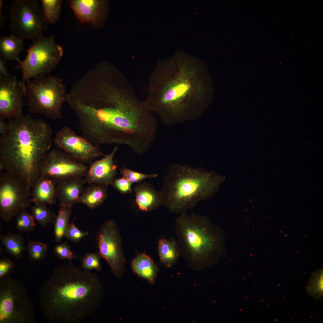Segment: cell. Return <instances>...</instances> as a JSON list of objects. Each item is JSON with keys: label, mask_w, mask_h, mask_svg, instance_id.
<instances>
[{"label": "cell", "mask_w": 323, "mask_h": 323, "mask_svg": "<svg viewBox=\"0 0 323 323\" xmlns=\"http://www.w3.org/2000/svg\"><path fill=\"white\" fill-rule=\"evenodd\" d=\"M133 271L140 277L153 284L158 272V267L152 260L144 254L138 255L132 261Z\"/></svg>", "instance_id": "obj_23"}, {"label": "cell", "mask_w": 323, "mask_h": 323, "mask_svg": "<svg viewBox=\"0 0 323 323\" xmlns=\"http://www.w3.org/2000/svg\"><path fill=\"white\" fill-rule=\"evenodd\" d=\"M134 191L135 194L136 203L141 210L151 211L162 205L161 191H157L151 184L139 183L134 186Z\"/></svg>", "instance_id": "obj_19"}, {"label": "cell", "mask_w": 323, "mask_h": 323, "mask_svg": "<svg viewBox=\"0 0 323 323\" xmlns=\"http://www.w3.org/2000/svg\"><path fill=\"white\" fill-rule=\"evenodd\" d=\"M23 40L11 35L1 37L0 58L6 62L15 60L19 63V55L25 50Z\"/></svg>", "instance_id": "obj_22"}, {"label": "cell", "mask_w": 323, "mask_h": 323, "mask_svg": "<svg viewBox=\"0 0 323 323\" xmlns=\"http://www.w3.org/2000/svg\"><path fill=\"white\" fill-rule=\"evenodd\" d=\"M121 173L124 177L132 183H139L147 179L156 177L157 174L155 173L145 174L132 170L125 166L121 170Z\"/></svg>", "instance_id": "obj_34"}, {"label": "cell", "mask_w": 323, "mask_h": 323, "mask_svg": "<svg viewBox=\"0 0 323 323\" xmlns=\"http://www.w3.org/2000/svg\"><path fill=\"white\" fill-rule=\"evenodd\" d=\"M99 253L109 264L113 275L120 278L124 272L125 260L119 228L115 221L103 223L96 236Z\"/></svg>", "instance_id": "obj_12"}, {"label": "cell", "mask_w": 323, "mask_h": 323, "mask_svg": "<svg viewBox=\"0 0 323 323\" xmlns=\"http://www.w3.org/2000/svg\"><path fill=\"white\" fill-rule=\"evenodd\" d=\"M3 5V2L1 0H0V26L1 27L3 25V23L6 19V17L3 16L2 15V8Z\"/></svg>", "instance_id": "obj_40"}, {"label": "cell", "mask_w": 323, "mask_h": 323, "mask_svg": "<svg viewBox=\"0 0 323 323\" xmlns=\"http://www.w3.org/2000/svg\"><path fill=\"white\" fill-rule=\"evenodd\" d=\"M53 141L58 148L82 164L90 162L103 155L98 147L66 126L57 132Z\"/></svg>", "instance_id": "obj_14"}, {"label": "cell", "mask_w": 323, "mask_h": 323, "mask_svg": "<svg viewBox=\"0 0 323 323\" xmlns=\"http://www.w3.org/2000/svg\"><path fill=\"white\" fill-rule=\"evenodd\" d=\"M78 177L58 181L56 185L57 199L59 205L72 207L79 203L86 182L85 178Z\"/></svg>", "instance_id": "obj_18"}, {"label": "cell", "mask_w": 323, "mask_h": 323, "mask_svg": "<svg viewBox=\"0 0 323 323\" xmlns=\"http://www.w3.org/2000/svg\"><path fill=\"white\" fill-rule=\"evenodd\" d=\"M35 308L24 282L8 275L0 278V323H35Z\"/></svg>", "instance_id": "obj_8"}, {"label": "cell", "mask_w": 323, "mask_h": 323, "mask_svg": "<svg viewBox=\"0 0 323 323\" xmlns=\"http://www.w3.org/2000/svg\"><path fill=\"white\" fill-rule=\"evenodd\" d=\"M175 222L180 254L193 266L206 265L223 253L222 231L207 217L185 213L179 215Z\"/></svg>", "instance_id": "obj_6"}, {"label": "cell", "mask_w": 323, "mask_h": 323, "mask_svg": "<svg viewBox=\"0 0 323 323\" xmlns=\"http://www.w3.org/2000/svg\"><path fill=\"white\" fill-rule=\"evenodd\" d=\"M14 266V263L9 259L1 258L0 260V278L8 275Z\"/></svg>", "instance_id": "obj_37"}, {"label": "cell", "mask_w": 323, "mask_h": 323, "mask_svg": "<svg viewBox=\"0 0 323 323\" xmlns=\"http://www.w3.org/2000/svg\"><path fill=\"white\" fill-rule=\"evenodd\" d=\"M10 9V35L23 41L43 36L48 25L39 0H15Z\"/></svg>", "instance_id": "obj_10"}, {"label": "cell", "mask_w": 323, "mask_h": 323, "mask_svg": "<svg viewBox=\"0 0 323 323\" xmlns=\"http://www.w3.org/2000/svg\"><path fill=\"white\" fill-rule=\"evenodd\" d=\"M133 183L126 178H115L112 185L120 193L123 194L129 193L132 191Z\"/></svg>", "instance_id": "obj_36"}, {"label": "cell", "mask_w": 323, "mask_h": 323, "mask_svg": "<svg viewBox=\"0 0 323 323\" xmlns=\"http://www.w3.org/2000/svg\"><path fill=\"white\" fill-rule=\"evenodd\" d=\"M0 239L8 253L15 260L22 258L25 248V239L22 234L9 233L1 235Z\"/></svg>", "instance_id": "obj_25"}, {"label": "cell", "mask_w": 323, "mask_h": 323, "mask_svg": "<svg viewBox=\"0 0 323 323\" xmlns=\"http://www.w3.org/2000/svg\"><path fill=\"white\" fill-rule=\"evenodd\" d=\"M88 235V232H83L79 230L73 222L69 225L65 237L72 242L77 243Z\"/></svg>", "instance_id": "obj_35"}, {"label": "cell", "mask_w": 323, "mask_h": 323, "mask_svg": "<svg viewBox=\"0 0 323 323\" xmlns=\"http://www.w3.org/2000/svg\"><path fill=\"white\" fill-rule=\"evenodd\" d=\"M190 63L175 65L161 74V86L153 108L164 118L199 114L204 104V73Z\"/></svg>", "instance_id": "obj_4"}, {"label": "cell", "mask_w": 323, "mask_h": 323, "mask_svg": "<svg viewBox=\"0 0 323 323\" xmlns=\"http://www.w3.org/2000/svg\"><path fill=\"white\" fill-rule=\"evenodd\" d=\"M306 291L310 296L317 300L323 298V269H319L311 274L306 286Z\"/></svg>", "instance_id": "obj_28"}, {"label": "cell", "mask_w": 323, "mask_h": 323, "mask_svg": "<svg viewBox=\"0 0 323 323\" xmlns=\"http://www.w3.org/2000/svg\"><path fill=\"white\" fill-rule=\"evenodd\" d=\"M141 106L115 98L112 91H95L75 105L82 136L94 145H124L141 155L153 142L155 120Z\"/></svg>", "instance_id": "obj_1"}, {"label": "cell", "mask_w": 323, "mask_h": 323, "mask_svg": "<svg viewBox=\"0 0 323 323\" xmlns=\"http://www.w3.org/2000/svg\"><path fill=\"white\" fill-rule=\"evenodd\" d=\"M6 63L0 58V78H8L12 77L7 68Z\"/></svg>", "instance_id": "obj_38"}, {"label": "cell", "mask_w": 323, "mask_h": 323, "mask_svg": "<svg viewBox=\"0 0 323 323\" xmlns=\"http://www.w3.org/2000/svg\"><path fill=\"white\" fill-rule=\"evenodd\" d=\"M108 196L106 187L98 184H90L84 188L79 203L90 209H94L103 204Z\"/></svg>", "instance_id": "obj_21"}, {"label": "cell", "mask_w": 323, "mask_h": 323, "mask_svg": "<svg viewBox=\"0 0 323 323\" xmlns=\"http://www.w3.org/2000/svg\"><path fill=\"white\" fill-rule=\"evenodd\" d=\"M31 206V214L35 220L42 227L47 224H54L56 216L46 206V205L41 204H34Z\"/></svg>", "instance_id": "obj_29"}, {"label": "cell", "mask_w": 323, "mask_h": 323, "mask_svg": "<svg viewBox=\"0 0 323 323\" xmlns=\"http://www.w3.org/2000/svg\"><path fill=\"white\" fill-rule=\"evenodd\" d=\"M57 182L50 178L39 176L32 187L31 201L34 204H56Z\"/></svg>", "instance_id": "obj_20"}, {"label": "cell", "mask_w": 323, "mask_h": 323, "mask_svg": "<svg viewBox=\"0 0 323 323\" xmlns=\"http://www.w3.org/2000/svg\"><path fill=\"white\" fill-rule=\"evenodd\" d=\"M42 10L48 25H53L58 21L61 13L62 1L41 0Z\"/></svg>", "instance_id": "obj_27"}, {"label": "cell", "mask_w": 323, "mask_h": 323, "mask_svg": "<svg viewBox=\"0 0 323 323\" xmlns=\"http://www.w3.org/2000/svg\"><path fill=\"white\" fill-rule=\"evenodd\" d=\"M54 251L57 257L60 260H67L69 262H72L74 259L78 258L74 254L70 245L66 241L55 245Z\"/></svg>", "instance_id": "obj_33"}, {"label": "cell", "mask_w": 323, "mask_h": 323, "mask_svg": "<svg viewBox=\"0 0 323 323\" xmlns=\"http://www.w3.org/2000/svg\"><path fill=\"white\" fill-rule=\"evenodd\" d=\"M115 146L102 159L92 163L85 175L86 182L89 185L98 184L106 187L112 185L115 176L117 167L114 161L118 151Z\"/></svg>", "instance_id": "obj_17"}, {"label": "cell", "mask_w": 323, "mask_h": 323, "mask_svg": "<svg viewBox=\"0 0 323 323\" xmlns=\"http://www.w3.org/2000/svg\"><path fill=\"white\" fill-rule=\"evenodd\" d=\"M16 220V227L20 232H30L34 230L36 224L32 214L25 210L20 212Z\"/></svg>", "instance_id": "obj_31"}, {"label": "cell", "mask_w": 323, "mask_h": 323, "mask_svg": "<svg viewBox=\"0 0 323 323\" xmlns=\"http://www.w3.org/2000/svg\"><path fill=\"white\" fill-rule=\"evenodd\" d=\"M222 178L215 173L180 164L170 165L160 191L162 205L180 215L209 199L217 191Z\"/></svg>", "instance_id": "obj_5"}, {"label": "cell", "mask_w": 323, "mask_h": 323, "mask_svg": "<svg viewBox=\"0 0 323 323\" xmlns=\"http://www.w3.org/2000/svg\"><path fill=\"white\" fill-rule=\"evenodd\" d=\"M84 164L77 161L59 149L48 153L41 164L39 176L51 178L57 182L59 181L78 177H84L88 170Z\"/></svg>", "instance_id": "obj_13"}, {"label": "cell", "mask_w": 323, "mask_h": 323, "mask_svg": "<svg viewBox=\"0 0 323 323\" xmlns=\"http://www.w3.org/2000/svg\"><path fill=\"white\" fill-rule=\"evenodd\" d=\"M103 294L97 274L69 262L54 269L40 288L39 306L48 322L80 323L97 311Z\"/></svg>", "instance_id": "obj_2"}, {"label": "cell", "mask_w": 323, "mask_h": 323, "mask_svg": "<svg viewBox=\"0 0 323 323\" xmlns=\"http://www.w3.org/2000/svg\"><path fill=\"white\" fill-rule=\"evenodd\" d=\"M48 249V245L45 243L29 240L26 249L30 260L36 262L45 258Z\"/></svg>", "instance_id": "obj_30"}, {"label": "cell", "mask_w": 323, "mask_h": 323, "mask_svg": "<svg viewBox=\"0 0 323 323\" xmlns=\"http://www.w3.org/2000/svg\"><path fill=\"white\" fill-rule=\"evenodd\" d=\"M5 118L2 117H0V135L1 136H3L6 135L9 130V124L8 122L5 121Z\"/></svg>", "instance_id": "obj_39"}, {"label": "cell", "mask_w": 323, "mask_h": 323, "mask_svg": "<svg viewBox=\"0 0 323 323\" xmlns=\"http://www.w3.org/2000/svg\"><path fill=\"white\" fill-rule=\"evenodd\" d=\"M59 207L54 223V240L57 243L60 242L65 237L72 212L71 206L59 205Z\"/></svg>", "instance_id": "obj_26"}, {"label": "cell", "mask_w": 323, "mask_h": 323, "mask_svg": "<svg viewBox=\"0 0 323 323\" xmlns=\"http://www.w3.org/2000/svg\"><path fill=\"white\" fill-rule=\"evenodd\" d=\"M32 41L26 58L16 67L22 70L21 81L24 83L31 78L49 74L58 65L64 53L62 47L55 43L54 34Z\"/></svg>", "instance_id": "obj_9"}, {"label": "cell", "mask_w": 323, "mask_h": 323, "mask_svg": "<svg viewBox=\"0 0 323 323\" xmlns=\"http://www.w3.org/2000/svg\"><path fill=\"white\" fill-rule=\"evenodd\" d=\"M101 258L99 253H86L82 257L79 258L81 260L82 268L83 270L88 271L91 270L100 271L102 269L100 263Z\"/></svg>", "instance_id": "obj_32"}, {"label": "cell", "mask_w": 323, "mask_h": 323, "mask_svg": "<svg viewBox=\"0 0 323 323\" xmlns=\"http://www.w3.org/2000/svg\"><path fill=\"white\" fill-rule=\"evenodd\" d=\"M26 92L25 83L16 77L0 78V117L15 119L23 116Z\"/></svg>", "instance_id": "obj_15"}, {"label": "cell", "mask_w": 323, "mask_h": 323, "mask_svg": "<svg viewBox=\"0 0 323 323\" xmlns=\"http://www.w3.org/2000/svg\"><path fill=\"white\" fill-rule=\"evenodd\" d=\"M27 105L31 113L54 120L62 118L61 108L68 94L61 79L55 76L35 78L25 83Z\"/></svg>", "instance_id": "obj_7"}, {"label": "cell", "mask_w": 323, "mask_h": 323, "mask_svg": "<svg viewBox=\"0 0 323 323\" xmlns=\"http://www.w3.org/2000/svg\"><path fill=\"white\" fill-rule=\"evenodd\" d=\"M0 137V171L13 174L31 188L39 176L41 163L51 146L52 130L42 119L27 115L8 122Z\"/></svg>", "instance_id": "obj_3"}, {"label": "cell", "mask_w": 323, "mask_h": 323, "mask_svg": "<svg viewBox=\"0 0 323 323\" xmlns=\"http://www.w3.org/2000/svg\"><path fill=\"white\" fill-rule=\"evenodd\" d=\"M67 2L80 21L90 25L96 30L102 27L106 11L104 1L70 0Z\"/></svg>", "instance_id": "obj_16"}, {"label": "cell", "mask_w": 323, "mask_h": 323, "mask_svg": "<svg viewBox=\"0 0 323 323\" xmlns=\"http://www.w3.org/2000/svg\"><path fill=\"white\" fill-rule=\"evenodd\" d=\"M31 191L16 176L9 172L0 174V216L8 222L22 211L31 207Z\"/></svg>", "instance_id": "obj_11"}, {"label": "cell", "mask_w": 323, "mask_h": 323, "mask_svg": "<svg viewBox=\"0 0 323 323\" xmlns=\"http://www.w3.org/2000/svg\"><path fill=\"white\" fill-rule=\"evenodd\" d=\"M158 250L160 261L166 266H173L180 254L177 240L173 238L160 239L158 242Z\"/></svg>", "instance_id": "obj_24"}]
</instances>
